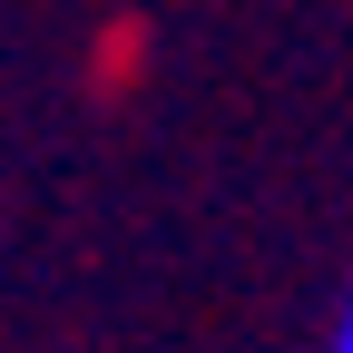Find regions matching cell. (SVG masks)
<instances>
[{
    "label": "cell",
    "mask_w": 353,
    "mask_h": 353,
    "mask_svg": "<svg viewBox=\"0 0 353 353\" xmlns=\"http://www.w3.org/2000/svg\"><path fill=\"white\" fill-rule=\"evenodd\" d=\"M324 353H353V294H343V314H334V343Z\"/></svg>",
    "instance_id": "6da1fadb"
}]
</instances>
